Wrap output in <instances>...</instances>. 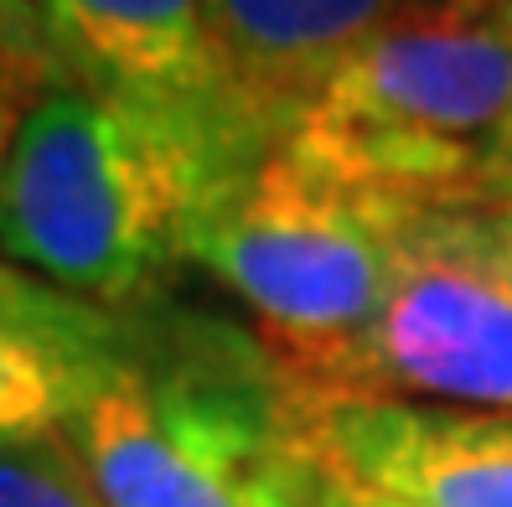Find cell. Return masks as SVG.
Returning a JSON list of instances; mask_svg holds the SVG:
<instances>
[{"label":"cell","mask_w":512,"mask_h":507,"mask_svg":"<svg viewBox=\"0 0 512 507\" xmlns=\"http://www.w3.org/2000/svg\"><path fill=\"white\" fill-rule=\"evenodd\" d=\"M21 94H32L6 63H0V156H6V145H11V135H16V119H21Z\"/></svg>","instance_id":"14"},{"label":"cell","mask_w":512,"mask_h":507,"mask_svg":"<svg viewBox=\"0 0 512 507\" xmlns=\"http://www.w3.org/2000/svg\"><path fill=\"white\" fill-rule=\"evenodd\" d=\"M68 440L104 507H295L306 476L280 363L223 326L130 332Z\"/></svg>","instance_id":"2"},{"label":"cell","mask_w":512,"mask_h":507,"mask_svg":"<svg viewBox=\"0 0 512 507\" xmlns=\"http://www.w3.org/2000/svg\"><path fill=\"white\" fill-rule=\"evenodd\" d=\"M0 507H104L68 430L0 451Z\"/></svg>","instance_id":"10"},{"label":"cell","mask_w":512,"mask_h":507,"mask_svg":"<svg viewBox=\"0 0 512 507\" xmlns=\"http://www.w3.org/2000/svg\"><path fill=\"white\" fill-rule=\"evenodd\" d=\"M285 383L300 404L394 399L512 414V275L481 202L409 197L383 311L342 352Z\"/></svg>","instance_id":"5"},{"label":"cell","mask_w":512,"mask_h":507,"mask_svg":"<svg viewBox=\"0 0 512 507\" xmlns=\"http://www.w3.org/2000/svg\"><path fill=\"white\" fill-rule=\"evenodd\" d=\"M300 445L394 507H512V420L440 404H300Z\"/></svg>","instance_id":"7"},{"label":"cell","mask_w":512,"mask_h":507,"mask_svg":"<svg viewBox=\"0 0 512 507\" xmlns=\"http://www.w3.org/2000/svg\"><path fill=\"white\" fill-rule=\"evenodd\" d=\"M213 182L223 171L156 119L78 83L42 88L0 156V254L57 290L125 311L187 259Z\"/></svg>","instance_id":"1"},{"label":"cell","mask_w":512,"mask_h":507,"mask_svg":"<svg viewBox=\"0 0 512 507\" xmlns=\"http://www.w3.org/2000/svg\"><path fill=\"white\" fill-rule=\"evenodd\" d=\"M512 130V0H409L280 145L394 197H487Z\"/></svg>","instance_id":"3"},{"label":"cell","mask_w":512,"mask_h":507,"mask_svg":"<svg viewBox=\"0 0 512 507\" xmlns=\"http://www.w3.org/2000/svg\"><path fill=\"white\" fill-rule=\"evenodd\" d=\"M507 176H512V130H507V145H502V176H497V187L507 182ZM497 187H492V192H497ZM492 192H487V197H492Z\"/></svg>","instance_id":"15"},{"label":"cell","mask_w":512,"mask_h":507,"mask_svg":"<svg viewBox=\"0 0 512 507\" xmlns=\"http://www.w3.org/2000/svg\"><path fill=\"white\" fill-rule=\"evenodd\" d=\"M492 197H512V176H507V182H502V187H497Z\"/></svg>","instance_id":"16"},{"label":"cell","mask_w":512,"mask_h":507,"mask_svg":"<svg viewBox=\"0 0 512 507\" xmlns=\"http://www.w3.org/2000/svg\"><path fill=\"white\" fill-rule=\"evenodd\" d=\"M295 507H394V502L363 492L352 476H342L337 466H326V461H316V456L306 451V476H300Z\"/></svg>","instance_id":"12"},{"label":"cell","mask_w":512,"mask_h":507,"mask_svg":"<svg viewBox=\"0 0 512 507\" xmlns=\"http://www.w3.org/2000/svg\"><path fill=\"white\" fill-rule=\"evenodd\" d=\"M404 202L275 145L202 192L187 259L254 311L269 357L300 378L383 311Z\"/></svg>","instance_id":"4"},{"label":"cell","mask_w":512,"mask_h":507,"mask_svg":"<svg viewBox=\"0 0 512 507\" xmlns=\"http://www.w3.org/2000/svg\"><path fill=\"white\" fill-rule=\"evenodd\" d=\"M135 326L0 259V451L68 430Z\"/></svg>","instance_id":"9"},{"label":"cell","mask_w":512,"mask_h":507,"mask_svg":"<svg viewBox=\"0 0 512 507\" xmlns=\"http://www.w3.org/2000/svg\"><path fill=\"white\" fill-rule=\"evenodd\" d=\"M78 88L166 125L223 176L259 161L233 119L213 0H37Z\"/></svg>","instance_id":"6"},{"label":"cell","mask_w":512,"mask_h":507,"mask_svg":"<svg viewBox=\"0 0 512 507\" xmlns=\"http://www.w3.org/2000/svg\"><path fill=\"white\" fill-rule=\"evenodd\" d=\"M481 202V218H487L492 233V249L502 259V270L512 275V197H476Z\"/></svg>","instance_id":"13"},{"label":"cell","mask_w":512,"mask_h":507,"mask_svg":"<svg viewBox=\"0 0 512 507\" xmlns=\"http://www.w3.org/2000/svg\"><path fill=\"white\" fill-rule=\"evenodd\" d=\"M0 63L32 88V94L73 83L63 68V52H57L47 21L37 11V0H0Z\"/></svg>","instance_id":"11"},{"label":"cell","mask_w":512,"mask_h":507,"mask_svg":"<svg viewBox=\"0 0 512 507\" xmlns=\"http://www.w3.org/2000/svg\"><path fill=\"white\" fill-rule=\"evenodd\" d=\"M409 0H213V42L233 119L275 151L347 57Z\"/></svg>","instance_id":"8"}]
</instances>
